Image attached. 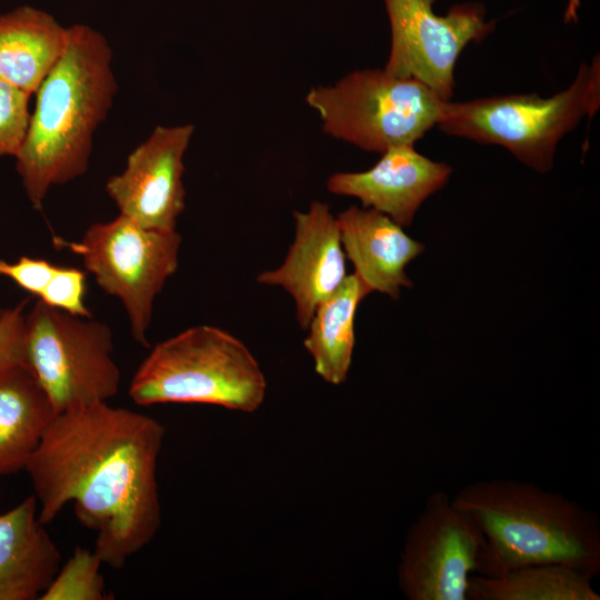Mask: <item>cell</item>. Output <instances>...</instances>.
Segmentation results:
<instances>
[{"label": "cell", "instance_id": "30bf717a", "mask_svg": "<svg viewBox=\"0 0 600 600\" xmlns=\"http://www.w3.org/2000/svg\"><path fill=\"white\" fill-rule=\"evenodd\" d=\"M483 538L472 518L442 491L431 493L411 523L398 566L408 600H467Z\"/></svg>", "mask_w": 600, "mask_h": 600}, {"label": "cell", "instance_id": "7402d4cb", "mask_svg": "<svg viewBox=\"0 0 600 600\" xmlns=\"http://www.w3.org/2000/svg\"><path fill=\"white\" fill-rule=\"evenodd\" d=\"M86 287L83 270L57 266L52 278L38 299L67 313L90 318L92 312L86 304Z\"/></svg>", "mask_w": 600, "mask_h": 600}, {"label": "cell", "instance_id": "7c38bea8", "mask_svg": "<svg viewBox=\"0 0 600 600\" xmlns=\"http://www.w3.org/2000/svg\"><path fill=\"white\" fill-rule=\"evenodd\" d=\"M296 232L282 263L261 272L257 281L281 287L294 301L296 318L306 330L316 308L347 279L339 226L328 203L313 201L293 213Z\"/></svg>", "mask_w": 600, "mask_h": 600}, {"label": "cell", "instance_id": "9a60e30c", "mask_svg": "<svg viewBox=\"0 0 600 600\" xmlns=\"http://www.w3.org/2000/svg\"><path fill=\"white\" fill-rule=\"evenodd\" d=\"M38 517L34 496L0 514V600L40 599L61 553Z\"/></svg>", "mask_w": 600, "mask_h": 600}, {"label": "cell", "instance_id": "ba28073f", "mask_svg": "<svg viewBox=\"0 0 600 600\" xmlns=\"http://www.w3.org/2000/svg\"><path fill=\"white\" fill-rule=\"evenodd\" d=\"M56 241L79 256L97 284L121 302L132 338L148 346L154 301L179 264L177 229H149L119 214L92 223L77 241Z\"/></svg>", "mask_w": 600, "mask_h": 600}, {"label": "cell", "instance_id": "e0dca14e", "mask_svg": "<svg viewBox=\"0 0 600 600\" xmlns=\"http://www.w3.org/2000/svg\"><path fill=\"white\" fill-rule=\"evenodd\" d=\"M67 41L68 28L43 10L23 6L0 14V77L34 94Z\"/></svg>", "mask_w": 600, "mask_h": 600}, {"label": "cell", "instance_id": "ac0fdd59", "mask_svg": "<svg viewBox=\"0 0 600 600\" xmlns=\"http://www.w3.org/2000/svg\"><path fill=\"white\" fill-rule=\"evenodd\" d=\"M368 291L352 273L314 310L303 346L313 360L316 373L338 386L347 380L356 344L354 321Z\"/></svg>", "mask_w": 600, "mask_h": 600}, {"label": "cell", "instance_id": "4fadbf2b", "mask_svg": "<svg viewBox=\"0 0 600 600\" xmlns=\"http://www.w3.org/2000/svg\"><path fill=\"white\" fill-rule=\"evenodd\" d=\"M380 154L368 170L331 174L327 189L333 194L357 198L362 207L408 227L421 204L446 186L452 169L421 154L414 144L394 146Z\"/></svg>", "mask_w": 600, "mask_h": 600}, {"label": "cell", "instance_id": "9c48e42d", "mask_svg": "<svg viewBox=\"0 0 600 600\" xmlns=\"http://www.w3.org/2000/svg\"><path fill=\"white\" fill-rule=\"evenodd\" d=\"M436 0H384L391 43L384 69L420 81L449 101L456 86L457 61L471 42H480L494 29L480 3H460L447 14L433 11Z\"/></svg>", "mask_w": 600, "mask_h": 600}, {"label": "cell", "instance_id": "484cf974", "mask_svg": "<svg viewBox=\"0 0 600 600\" xmlns=\"http://www.w3.org/2000/svg\"><path fill=\"white\" fill-rule=\"evenodd\" d=\"M1 311H2V310L0 309V313H1Z\"/></svg>", "mask_w": 600, "mask_h": 600}, {"label": "cell", "instance_id": "8992f818", "mask_svg": "<svg viewBox=\"0 0 600 600\" xmlns=\"http://www.w3.org/2000/svg\"><path fill=\"white\" fill-rule=\"evenodd\" d=\"M306 102L320 117L324 133L378 153L414 144L438 126L447 104L420 81L384 68L354 70L332 86L312 87Z\"/></svg>", "mask_w": 600, "mask_h": 600}, {"label": "cell", "instance_id": "d4e9b609", "mask_svg": "<svg viewBox=\"0 0 600 600\" xmlns=\"http://www.w3.org/2000/svg\"><path fill=\"white\" fill-rule=\"evenodd\" d=\"M582 0H568L563 14L564 23H573L578 20V12Z\"/></svg>", "mask_w": 600, "mask_h": 600}, {"label": "cell", "instance_id": "44dd1931", "mask_svg": "<svg viewBox=\"0 0 600 600\" xmlns=\"http://www.w3.org/2000/svg\"><path fill=\"white\" fill-rule=\"evenodd\" d=\"M30 97L0 77V157L18 154L29 127Z\"/></svg>", "mask_w": 600, "mask_h": 600}, {"label": "cell", "instance_id": "3957f363", "mask_svg": "<svg viewBox=\"0 0 600 600\" xmlns=\"http://www.w3.org/2000/svg\"><path fill=\"white\" fill-rule=\"evenodd\" d=\"M453 504L469 514L483 538L478 574L497 577L540 563L600 572V520L561 493L517 479L470 483Z\"/></svg>", "mask_w": 600, "mask_h": 600}, {"label": "cell", "instance_id": "5bb4252c", "mask_svg": "<svg viewBox=\"0 0 600 600\" xmlns=\"http://www.w3.org/2000/svg\"><path fill=\"white\" fill-rule=\"evenodd\" d=\"M336 218L346 257L368 293L377 291L398 299L403 288L412 286L406 268L423 252L421 242L370 208L352 204Z\"/></svg>", "mask_w": 600, "mask_h": 600}, {"label": "cell", "instance_id": "d6986e66", "mask_svg": "<svg viewBox=\"0 0 600 600\" xmlns=\"http://www.w3.org/2000/svg\"><path fill=\"white\" fill-rule=\"evenodd\" d=\"M592 579L567 564H530L497 577L472 574L467 597L471 600H600Z\"/></svg>", "mask_w": 600, "mask_h": 600}, {"label": "cell", "instance_id": "cb8c5ba5", "mask_svg": "<svg viewBox=\"0 0 600 600\" xmlns=\"http://www.w3.org/2000/svg\"><path fill=\"white\" fill-rule=\"evenodd\" d=\"M57 264L41 258L20 257L14 262L0 259V277L13 281L22 290L39 297L50 279Z\"/></svg>", "mask_w": 600, "mask_h": 600}, {"label": "cell", "instance_id": "ffe728a7", "mask_svg": "<svg viewBox=\"0 0 600 600\" xmlns=\"http://www.w3.org/2000/svg\"><path fill=\"white\" fill-rule=\"evenodd\" d=\"M102 560L94 552L77 547L61 563L40 600H106L110 599L101 573Z\"/></svg>", "mask_w": 600, "mask_h": 600}, {"label": "cell", "instance_id": "7a4b0ae2", "mask_svg": "<svg viewBox=\"0 0 600 600\" xmlns=\"http://www.w3.org/2000/svg\"><path fill=\"white\" fill-rule=\"evenodd\" d=\"M112 49L96 29L68 27L63 53L38 88L16 169L36 210L54 186L83 176L93 134L104 121L118 90Z\"/></svg>", "mask_w": 600, "mask_h": 600}, {"label": "cell", "instance_id": "8fae6325", "mask_svg": "<svg viewBox=\"0 0 600 600\" xmlns=\"http://www.w3.org/2000/svg\"><path fill=\"white\" fill-rule=\"evenodd\" d=\"M193 132L191 123L157 126L128 154L124 169L106 183L119 214L149 229H177L186 208L183 159Z\"/></svg>", "mask_w": 600, "mask_h": 600}, {"label": "cell", "instance_id": "2e32d148", "mask_svg": "<svg viewBox=\"0 0 600 600\" xmlns=\"http://www.w3.org/2000/svg\"><path fill=\"white\" fill-rule=\"evenodd\" d=\"M57 414L28 364L0 370V478L24 471Z\"/></svg>", "mask_w": 600, "mask_h": 600}, {"label": "cell", "instance_id": "5b68a950", "mask_svg": "<svg viewBox=\"0 0 600 600\" xmlns=\"http://www.w3.org/2000/svg\"><path fill=\"white\" fill-rule=\"evenodd\" d=\"M600 107V59L581 63L573 81L551 97L512 93L447 101L437 128L448 136L497 144L539 173L553 167L560 140Z\"/></svg>", "mask_w": 600, "mask_h": 600}, {"label": "cell", "instance_id": "6da1fadb", "mask_svg": "<svg viewBox=\"0 0 600 600\" xmlns=\"http://www.w3.org/2000/svg\"><path fill=\"white\" fill-rule=\"evenodd\" d=\"M164 436L157 419L108 402L58 413L24 468L39 520L50 523L72 502L81 526L96 532L103 564L123 568L161 526Z\"/></svg>", "mask_w": 600, "mask_h": 600}, {"label": "cell", "instance_id": "52a82bcc", "mask_svg": "<svg viewBox=\"0 0 600 600\" xmlns=\"http://www.w3.org/2000/svg\"><path fill=\"white\" fill-rule=\"evenodd\" d=\"M113 334L99 320L37 300L26 314L27 364L57 413L108 402L120 388Z\"/></svg>", "mask_w": 600, "mask_h": 600}, {"label": "cell", "instance_id": "277c9868", "mask_svg": "<svg viewBox=\"0 0 600 600\" xmlns=\"http://www.w3.org/2000/svg\"><path fill=\"white\" fill-rule=\"evenodd\" d=\"M267 387L258 360L239 338L199 324L157 343L137 368L128 394L139 406L197 403L252 413Z\"/></svg>", "mask_w": 600, "mask_h": 600}, {"label": "cell", "instance_id": "603a6c76", "mask_svg": "<svg viewBox=\"0 0 600 600\" xmlns=\"http://www.w3.org/2000/svg\"><path fill=\"white\" fill-rule=\"evenodd\" d=\"M26 304L23 300L0 313V370L14 364H27Z\"/></svg>", "mask_w": 600, "mask_h": 600}]
</instances>
